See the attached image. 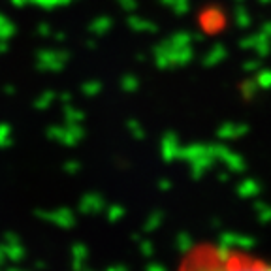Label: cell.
Wrapping results in <instances>:
<instances>
[{
  "label": "cell",
  "instance_id": "6da1fadb",
  "mask_svg": "<svg viewBox=\"0 0 271 271\" xmlns=\"http://www.w3.org/2000/svg\"><path fill=\"white\" fill-rule=\"evenodd\" d=\"M171 271H271V256L226 241H196Z\"/></svg>",
  "mask_w": 271,
  "mask_h": 271
}]
</instances>
